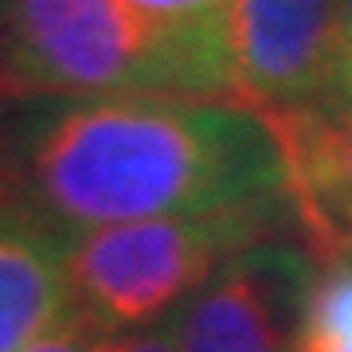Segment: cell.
Segmentation results:
<instances>
[{"instance_id":"1","label":"cell","mask_w":352,"mask_h":352,"mask_svg":"<svg viewBox=\"0 0 352 352\" xmlns=\"http://www.w3.org/2000/svg\"><path fill=\"white\" fill-rule=\"evenodd\" d=\"M20 208L71 239L145 219H219L266 239L294 192L274 126L243 102L39 98Z\"/></svg>"},{"instance_id":"2","label":"cell","mask_w":352,"mask_h":352,"mask_svg":"<svg viewBox=\"0 0 352 352\" xmlns=\"http://www.w3.org/2000/svg\"><path fill=\"white\" fill-rule=\"evenodd\" d=\"M0 94L8 98H168L235 102L223 75L161 39L126 0H4Z\"/></svg>"},{"instance_id":"3","label":"cell","mask_w":352,"mask_h":352,"mask_svg":"<svg viewBox=\"0 0 352 352\" xmlns=\"http://www.w3.org/2000/svg\"><path fill=\"white\" fill-rule=\"evenodd\" d=\"M251 247H263V239L219 219H145L82 231L67 247L71 305L110 337L161 325Z\"/></svg>"},{"instance_id":"4","label":"cell","mask_w":352,"mask_h":352,"mask_svg":"<svg viewBox=\"0 0 352 352\" xmlns=\"http://www.w3.org/2000/svg\"><path fill=\"white\" fill-rule=\"evenodd\" d=\"M227 55L235 102L263 118L344 98V0H231Z\"/></svg>"},{"instance_id":"5","label":"cell","mask_w":352,"mask_h":352,"mask_svg":"<svg viewBox=\"0 0 352 352\" xmlns=\"http://www.w3.org/2000/svg\"><path fill=\"white\" fill-rule=\"evenodd\" d=\"M317 266L298 251L251 247L180 309V352H289L286 309L302 314Z\"/></svg>"},{"instance_id":"6","label":"cell","mask_w":352,"mask_h":352,"mask_svg":"<svg viewBox=\"0 0 352 352\" xmlns=\"http://www.w3.org/2000/svg\"><path fill=\"white\" fill-rule=\"evenodd\" d=\"M266 122L286 149L294 219L314 266L352 254V98Z\"/></svg>"},{"instance_id":"7","label":"cell","mask_w":352,"mask_h":352,"mask_svg":"<svg viewBox=\"0 0 352 352\" xmlns=\"http://www.w3.org/2000/svg\"><path fill=\"white\" fill-rule=\"evenodd\" d=\"M67 247L71 235L20 204L0 212V352H24L75 309Z\"/></svg>"},{"instance_id":"8","label":"cell","mask_w":352,"mask_h":352,"mask_svg":"<svg viewBox=\"0 0 352 352\" xmlns=\"http://www.w3.org/2000/svg\"><path fill=\"white\" fill-rule=\"evenodd\" d=\"M126 4L161 39L188 47L192 55H200L204 63H212L215 71H223L231 78V55H227V8H231V0H126Z\"/></svg>"},{"instance_id":"9","label":"cell","mask_w":352,"mask_h":352,"mask_svg":"<svg viewBox=\"0 0 352 352\" xmlns=\"http://www.w3.org/2000/svg\"><path fill=\"white\" fill-rule=\"evenodd\" d=\"M294 337L352 352V254H340L314 270Z\"/></svg>"},{"instance_id":"10","label":"cell","mask_w":352,"mask_h":352,"mask_svg":"<svg viewBox=\"0 0 352 352\" xmlns=\"http://www.w3.org/2000/svg\"><path fill=\"white\" fill-rule=\"evenodd\" d=\"M39 98H8L0 94V212L20 204L24 192V161L32 141V118Z\"/></svg>"},{"instance_id":"11","label":"cell","mask_w":352,"mask_h":352,"mask_svg":"<svg viewBox=\"0 0 352 352\" xmlns=\"http://www.w3.org/2000/svg\"><path fill=\"white\" fill-rule=\"evenodd\" d=\"M110 333H102L94 321H87L82 314H71L59 321L55 329H47L36 344H28L24 352H102V340Z\"/></svg>"},{"instance_id":"12","label":"cell","mask_w":352,"mask_h":352,"mask_svg":"<svg viewBox=\"0 0 352 352\" xmlns=\"http://www.w3.org/2000/svg\"><path fill=\"white\" fill-rule=\"evenodd\" d=\"M102 352H180V317L133 333H113L102 340Z\"/></svg>"},{"instance_id":"13","label":"cell","mask_w":352,"mask_h":352,"mask_svg":"<svg viewBox=\"0 0 352 352\" xmlns=\"http://www.w3.org/2000/svg\"><path fill=\"white\" fill-rule=\"evenodd\" d=\"M340 90L352 98V0H344V71H340Z\"/></svg>"},{"instance_id":"14","label":"cell","mask_w":352,"mask_h":352,"mask_svg":"<svg viewBox=\"0 0 352 352\" xmlns=\"http://www.w3.org/2000/svg\"><path fill=\"white\" fill-rule=\"evenodd\" d=\"M289 352H344V349H329V344H317V340L294 337V349H289Z\"/></svg>"},{"instance_id":"15","label":"cell","mask_w":352,"mask_h":352,"mask_svg":"<svg viewBox=\"0 0 352 352\" xmlns=\"http://www.w3.org/2000/svg\"><path fill=\"white\" fill-rule=\"evenodd\" d=\"M0 28H4V0H0Z\"/></svg>"}]
</instances>
